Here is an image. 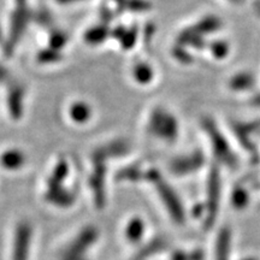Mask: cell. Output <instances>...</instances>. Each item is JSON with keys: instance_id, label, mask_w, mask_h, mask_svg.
Instances as JSON below:
<instances>
[{"instance_id": "1", "label": "cell", "mask_w": 260, "mask_h": 260, "mask_svg": "<svg viewBox=\"0 0 260 260\" xmlns=\"http://www.w3.org/2000/svg\"><path fill=\"white\" fill-rule=\"evenodd\" d=\"M149 130L152 134L165 141H174L178 134V123L167 110L155 109L149 118Z\"/></svg>"}, {"instance_id": "2", "label": "cell", "mask_w": 260, "mask_h": 260, "mask_svg": "<svg viewBox=\"0 0 260 260\" xmlns=\"http://www.w3.org/2000/svg\"><path fill=\"white\" fill-rule=\"evenodd\" d=\"M147 178L157 184L159 195H160L162 201H164L165 206H167L169 213L171 214L172 218L176 220V223H183L184 220L183 209H182L180 200H178L177 195L175 194V191L161 180L160 176L158 175V172L149 171L147 175Z\"/></svg>"}, {"instance_id": "3", "label": "cell", "mask_w": 260, "mask_h": 260, "mask_svg": "<svg viewBox=\"0 0 260 260\" xmlns=\"http://www.w3.org/2000/svg\"><path fill=\"white\" fill-rule=\"evenodd\" d=\"M98 230L93 226L84 228L79 236L70 243L61 253V260H73L83 256V253L95 242Z\"/></svg>"}, {"instance_id": "4", "label": "cell", "mask_w": 260, "mask_h": 260, "mask_svg": "<svg viewBox=\"0 0 260 260\" xmlns=\"http://www.w3.org/2000/svg\"><path fill=\"white\" fill-rule=\"evenodd\" d=\"M31 241V226L28 223H21L17 226L14 245V260H27Z\"/></svg>"}, {"instance_id": "5", "label": "cell", "mask_w": 260, "mask_h": 260, "mask_svg": "<svg viewBox=\"0 0 260 260\" xmlns=\"http://www.w3.org/2000/svg\"><path fill=\"white\" fill-rule=\"evenodd\" d=\"M105 168H104L103 160H96L95 170L93 172V176L90 177V186L93 188L94 197H95V205L99 209H103L105 205Z\"/></svg>"}, {"instance_id": "6", "label": "cell", "mask_w": 260, "mask_h": 260, "mask_svg": "<svg viewBox=\"0 0 260 260\" xmlns=\"http://www.w3.org/2000/svg\"><path fill=\"white\" fill-rule=\"evenodd\" d=\"M203 162V155L200 153H195L189 157H182L171 162V171L178 175V176H183L187 175L188 172L195 171Z\"/></svg>"}, {"instance_id": "7", "label": "cell", "mask_w": 260, "mask_h": 260, "mask_svg": "<svg viewBox=\"0 0 260 260\" xmlns=\"http://www.w3.org/2000/svg\"><path fill=\"white\" fill-rule=\"evenodd\" d=\"M24 0L18 2V6L16 9L15 15L12 16V27H11V41L12 44L16 45L18 38H21V35L23 34L25 30V24L28 21V10L24 6Z\"/></svg>"}, {"instance_id": "8", "label": "cell", "mask_w": 260, "mask_h": 260, "mask_svg": "<svg viewBox=\"0 0 260 260\" xmlns=\"http://www.w3.org/2000/svg\"><path fill=\"white\" fill-rule=\"evenodd\" d=\"M25 155L19 149H8L0 155V165L8 170H17L23 167Z\"/></svg>"}, {"instance_id": "9", "label": "cell", "mask_w": 260, "mask_h": 260, "mask_svg": "<svg viewBox=\"0 0 260 260\" xmlns=\"http://www.w3.org/2000/svg\"><path fill=\"white\" fill-rule=\"evenodd\" d=\"M46 199L51 204L57 205L59 207L71 206L75 201V195L70 193L69 190H65L63 187L57 188V189H50L46 193Z\"/></svg>"}, {"instance_id": "10", "label": "cell", "mask_w": 260, "mask_h": 260, "mask_svg": "<svg viewBox=\"0 0 260 260\" xmlns=\"http://www.w3.org/2000/svg\"><path fill=\"white\" fill-rule=\"evenodd\" d=\"M69 115L74 122L83 124V123L88 122L90 117H92V109H90L88 104L83 102H75L74 104H71Z\"/></svg>"}, {"instance_id": "11", "label": "cell", "mask_w": 260, "mask_h": 260, "mask_svg": "<svg viewBox=\"0 0 260 260\" xmlns=\"http://www.w3.org/2000/svg\"><path fill=\"white\" fill-rule=\"evenodd\" d=\"M68 171H69V168H68V164L65 161H59L54 168L53 174L52 176L48 178L47 181V187L48 190L50 189H57V188L61 187V182L65 177H67Z\"/></svg>"}, {"instance_id": "12", "label": "cell", "mask_w": 260, "mask_h": 260, "mask_svg": "<svg viewBox=\"0 0 260 260\" xmlns=\"http://www.w3.org/2000/svg\"><path fill=\"white\" fill-rule=\"evenodd\" d=\"M145 232V223L141 218H133L126 225L125 235L130 242L135 243L141 240Z\"/></svg>"}, {"instance_id": "13", "label": "cell", "mask_w": 260, "mask_h": 260, "mask_svg": "<svg viewBox=\"0 0 260 260\" xmlns=\"http://www.w3.org/2000/svg\"><path fill=\"white\" fill-rule=\"evenodd\" d=\"M254 83V79L251 74L247 73H241L236 76H234L232 80H230V88L235 90H246L249 89Z\"/></svg>"}, {"instance_id": "14", "label": "cell", "mask_w": 260, "mask_h": 260, "mask_svg": "<svg viewBox=\"0 0 260 260\" xmlns=\"http://www.w3.org/2000/svg\"><path fill=\"white\" fill-rule=\"evenodd\" d=\"M133 76L140 83H148L153 79V70L147 63H139L134 67Z\"/></svg>"}, {"instance_id": "15", "label": "cell", "mask_w": 260, "mask_h": 260, "mask_svg": "<svg viewBox=\"0 0 260 260\" xmlns=\"http://www.w3.org/2000/svg\"><path fill=\"white\" fill-rule=\"evenodd\" d=\"M209 133L211 134V138H213L214 148H216V152L218 153L217 155H220V157H223L224 159H228V160H229L230 159L229 147H228L225 140H224L220 135L217 134V130L212 129V126H210Z\"/></svg>"}, {"instance_id": "16", "label": "cell", "mask_w": 260, "mask_h": 260, "mask_svg": "<svg viewBox=\"0 0 260 260\" xmlns=\"http://www.w3.org/2000/svg\"><path fill=\"white\" fill-rule=\"evenodd\" d=\"M10 96V95H9ZM22 100H23V92L21 88L16 89L15 92L11 93V96L9 98V109L11 110L12 115L16 118H18V112L21 115L22 111Z\"/></svg>"}, {"instance_id": "17", "label": "cell", "mask_w": 260, "mask_h": 260, "mask_svg": "<svg viewBox=\"0 0 260 260\" xmlns=\"http://www.w3.org/2000/svg\"><path fill=\"white\" fill-rule=\"evenodd\" d=\"M164 247H165V242L162 241V240H153V241L149 242L148 245H146L144 248L139 252L138 260H142V259L147 258V256H149V255L155 254V253L161 251Z\"/></svg>"}, {"instance_id": "18", "label": "cell", "mask_w": 260, "mask_h": 260, "mask_svg": "<svg viewBox=\"0 0 260 260\" xmlns=\"http://www.w3.org/2000/svg\"><path fill=\"white\" fill-rule=\"evenodd\" d=\"M140 176H141V172L138 168H128L124 169L119 172V178H123V180H139Z\"/></svg>"}, {"instance_id": "19", "label": "cell", "mask_w": 260, "mask_h": 260, "mask_svg": "<svg viewBox=\"0 0 260 260\" xmlns=\"http://www.w3.org/2000/svg\"><path fill=\"white\" fill-rule=\"evenodd\" d=\"M212 47L213 54L218 58V59H223L222 57H224L228 53V46L224 42H216V44H213Z\"/></svg>"}, {"instance_id": "20", "label": "cell", "mask_w": 260, "mask_h": 260, "mask_svg": "<svg viewBox=\"0 0 260 260\" xmlns=\"http://www.w3.org/2000/svg\"><path fill=\"white\" fill-rule=\"evenodd\" d=\"M57 2L61 3V4H71V3H76V2H80V0H57Z\"/></svg>"}, {"instance_id": "21", "label": "cell", "mask_w": 260, "mask_h": 260, "mask_svg": "<svg viewBox=\"0 0 260 260\" xmlns=\"http://www.w3.org/2000/svg\"><path fill=\"white\" fill-rule=\"evenodd\" d=\"M228 2L232 3V4H234V5H241L245 0H228Z\"/></svg>"}, {"instance_id": "22", "label": "cell", "mask_w": 260, "mask_h": 260, "mask_svg": "<svg viewBox=\"0 0 260 260\" xmlns=\"http://www.w3.org/2000/svg\"><path fill=\"white\" fill-rule=\"evenodd\" d=\"M254 104H256V105H260V95H258L255 98V100H254Z\"/></svg>"}, {"instance_id": "23", "label": "cell", "mask_w": 260, "mask_h": 260, "mask_svg": "<svg viewBox=\"0 0 260 260\" xmlns=\"http://www.w3.org/2000/svg\"><path fill=\"white\" fill-rule=\"evenodd\" d=\"M73 260H87L84 256H81V258H77V259H73Z\"/></svg>"}]
</instances>
